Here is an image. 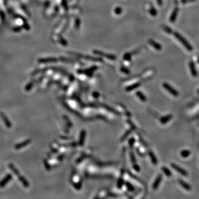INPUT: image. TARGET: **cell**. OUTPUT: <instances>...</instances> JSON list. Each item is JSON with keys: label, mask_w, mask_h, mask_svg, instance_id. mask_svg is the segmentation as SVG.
<instances>
[{"label": "cell", "mask_w": 199, "mask_h": 199, "mask_svg": "<svg viewBox=\"0 0 199 199\" xmlns=\"http://www.w3.org/2000/svg\"><path fill=\"white\" fill-rule=\"evenodd\" d=\"M174 36L181 44H183V45L188 51H191L193 50V46H191V44L188 42V41L186 40L183 36H181L180 34H179L178 32H175L174 33Z\"/></svg>", "instance_id": "obj_1"}, {"label": "cell", "mask_w": 199, "mask_h": 199, "mask_svg": "<svg viewBox=\"0 0 199 199\" xmlns=\"http://www.w3.org/2000/svg\"><path fill=\"white\" fill-rule=\"evenodd\" d=\"M163 86L167 91L169 92L171 95L174 96L176 97L179 96V93L178 92V91H177L173 87H172L171 86L170 84H169L168 83L164 82L163 83Z\"/></svg>", "instance_id": "obj_2"}, {"label": "cell", "mask_w": 199, "mask_h": 199, "mask_svg": "<svg viewBox=\"0 0 199 199\" xmlns=\"http://www.w3.org/2000/svg\"><path fill=\"white\" fill-rule=\"evenodd\" d=\"M171 166L172 167V168H173L175 171L177 172H178L179 174H180L181 175H182L183 176H186L188 175V171H186L185 169H184L183 168H181V167L179 166V165H176L175 163H171Z\"/></svg>", "instance_id": "obj_3"}, {"label": "cell", "mask_w": 199, "mask_h": 199, "mask_svg": "<svg viewBox=\"0 0 199 199\" xmlns=\"http://www.w3.org/2000/svg\"><path fill=\"white\" fill-rule=\"evenodd\" d=\"M189 68H190V70L191 75H193V77H197L198 73L197 72V70H196V65L195 63L193 61H191L190 63H189Z\"/></svg>", "instance_id": "obj_4"}, {"label": "cell", "mask_w": 199, "mask_h": 199, "mask_svg": "<svg viewBox=\"0 0 199 199\" xmlns=\"http://www.w3.org/2000/svg\"><path fill=\"white\" fill-rule=\"evenodd\" d=\"M94 53L95 54L99 55L100 56H104L110 60H115L116 59V56L112 54H105L104 53L99 50H94Z\"/></svg>", "instance_id": "obj_5"}, {"label": "cell", "mask_w": 199, "mask_h": 199, "mask_svg": "<svg viewBox=\"0 0 199 199\" xmlns=\"http://www.w3.org/2000/svg\"><path fill=\"white\" fill-rule=\"evenodd\" d=\"M162 178H163V176L161 174H159V175L157 177L156 180H155L154 183L153 184V188L154 190H156L159 187V185L161 183V181L162 180Z\"/></svg>", "instance_id": "obj_6"}, {"label": "cell", "mask_w": 199, "mask_h": 199, "mask_svg": "<svg viewBox=\"0 0 199 199\" xmlns=\"http://www.w3.org/2000/svg\"><path fill=\"white\" fill-rule=\"evenodd\" d=\"M178 183L182 186V187L187 191H190L191 190V186L185 181H184L182 179H179Z\"/></svg>", "instance_id": "obj_7"}, {"label": "cell", "mask_w": 199, "mask_h": 199, "mask_svg": "<svg viewBox=\"0 0 199 199\" xmlns=\"http://www.w3.org/2000/svg\"><path fill=\"white\" fill-rule=\"evenodd\" d=\"M178 12H179V8L178 7H175L170 16V21L171 22H172V23H173V22H175V21L176 20V17L178 16Z\"/></svg>", "instance_id": "obj_8"}, {"label": "cell", "mask_w": 199, "mask_h": 199, "mask_svg": "<svg viewBox=\"0 0 199 199\" xmlns=\"http://www.w3.org/2000/svg\"><path fill=\"white\" fill-rule=\"evenodd\" d=\"M148 42L152 46H153L156 49L158 50H160L161 49V46L160 45V44L157 43L156 41L153 40V39H149L148 40Z\"/></svg>", "instance_id": "obj_9"}, {"label": "cell", "mask_w": 199, "mask_h": 199, "mask_svg": "<svg viewBox=\"0 0 199 199\" xmlns=\"http://www.w3.org/2000/svg\"><path fill=\"white\" fill-rule=\"evenodd\" d=\"M172 118H173V116L171 115H168L166 116L162 117L160 119V121L161 123L164 124L166 123H168L169 121H170Z\"/></svg>", "instance_id": "obj_10"}, {"label": "cell", "mask_w": 199, "mask_h": 199, "mask_svg": "<svg viewBox=\"0 0 199 199\" xmlns=\"http://www.w3.org/2000/svg\"><path fill=\"white\" fill-rule=\"evenodd\" d=\"M11 179H12L11 175H10V174H8V175L6 176V178H4L3 180L1 181V183H0V187L1 188L3 187V186L8 182V181L10 180Z\"/></svg>", "instance_id": "obj_11"}, {"label": "cell", "mask_w": 199, "mask_h": 199, "mask_svg": "<svg viewBox=\"0 0 199 199\" xmlns=\"http://www.w3.org/2000/svg\"><path fill=\"white\" fill-rule=\"evenodd\" d=\"M86 137V132L84 130H83L81 132V134L80 136V138H79V144L81 146H82L84 143L85 139Z\"/></svg>", "instance_id": "obj_12"}, {"label": "cell", "mask_w": 199, "mask_h": 199, "mask_svg": "<svg viewBox=\"0 0 199 199\" xmlns=\"http://www.w3.org/2000/svg\"><path fill=\"white\" fill-rule=\"evenodd\" d=\"M1 117H2V119H3V122H4V123H5L6 126L7 127H9H9H11V122H9V121L8 119H7V117L5 116V115H4L3 114H2V113H1Z\"/></svg>", "instance_id": "obj_13"}, {"label": "cell", "mask_w": 199, "mask_h": 199, "mask_svg": "<svg viewBox=\"0 0 199 199\" xmlns=\"http://www.w3.org/2000/svg\"><path fill=\"white\" fill-rule=\"evenodd\" d=\"M190 154H191V152L188 149L183 150V151L180 152V156L184 158H188V157L190 156Z\"/></svg>", "instance_id": "obj_14"}, {"label": "cell", "mask_w": 199, "mask_h": 199, "mask_svg": "<svg viewBox=\"0 0 199 199\" xmlns=\"http://www.w3.org/2000/svg\"><path fill=\"white\" fill-rule=\"evenodd\" d=\"M148 154H149V156L150 157V158H151V160L152 161V163H153V164H154V165H157V163H158V160H157V159L156 158V156H155L153 152H151V151L149 152Z\"/></svg>", "instance_id": "obj_15"}, {"label": "cell", "mask_w": 199, "mask_h": 199, "mask_svg": "<svg viewBox=\"0 0 199 199\" xmlns=\"http://www.w3.org/2000/svg\"><path fill=\"white\" fill-rule=\"evenodd\" d=\"M30 142H31L30 140H27V141H24L23 142H22V143L17 144V145H16L15 148L17 149H20V148H22V147L26 146V145H28L29 143H30Z\"/></svg>", "instance_id": "obj_16"}, {"label": "cell", "mask_w": 199, "mask_h": 199, "mask_svg": "<svg viewBox=\"0 0 199 199\" xmlns=\"http://www.w3.org/2000/svg\"><path fill=\"white\" fill-rule=\"evenodd\" d=\"M18 176L19 181H21L22 184H23V185H24V187L28 188L29 186V183H28V181L26 180V179L24 178L23 176H20L19 175Z\"/></svg>", "instance_id": "obj_17"}, {"label": "cell", "mask_w": 199, "mask_h": 199, "mask_svg": "<svg viewBox=\"0 0 199 199\" xmlns=\"http://www.w3.org/2000/svg\"><path fill=\"white\" fill-rule=\"evenodd\" d=\"M136 95L138 97L140 100L142 101H146L147 100L146 97L145 96V95L141 91H137L136 92Z\"/></svg>", "instance_id": "obj_18"}, {"label": "cell", "mask_w": 199, "mask_h": 199, "mask_svg": "<svg viewBox=\"0 0 199 199\" xmlns=\"http://www.w3.org/2000/svg\"><path fill=\"white\" fill-rule=\"evenodd\" d=\"M161 169H162V171H163V173L165 174L167 176L169 177V176H171V175H172L171 172L168 168H166V167H165V166H163L162 167Z\"/></svg>", "instance_id": "obj_19"}, {"label": "cell", "mask_w": 199, "mask_h": 199, "mask_svg": "<svg viewBox=\"0 0 199 199\" xmlns=\"http://www.w3.org/2000/svg\"><path fill=\"white\" fill-rule=\"evenodd\" d=\"M139 85H140V83L139 82L134 83V84H133V85L129 86H128L126 88V90L128 91H130L134 90L135 88H136L137 87H138V86H139Z\"/></svg>", "instance_id": "obj_20"}, {"label": "cell", "mask_w": 199, "mask_h": 199, "mask_svg": "<svg viewBox=\"0 0 199 199\" xmlns=\"http://www.w3.org/2000/svg\"><path fill=\"white\" fill-rule=\"evenodd\" d=\"M9 168H10L11 170L13 172V173H14V174H16V175H17V176L19 175L18 170H17V169L15 168V167H14V165H12V164H9Z\"/></svg>", "instance_id": "obj_21"}, {"label": "cell", "mask_w": 199, "mask_h": 199, "mask_svg": "<svg viewBox=\"0 0 199 199\" xmlns=\"http://www.w3.org/2000/svg\"><path fill=\"white\" fill-rule=\"evenodd\" d=\"M126 185L127 186V188H128V189L129 191H133L134 190V188L133 187V186L130 183H126Z\"/></svg>", "instance_id": "obj_22"}, {"label": "cell", "mask_w": 199, "mask_h": 199, "mask_svg": "<svg viewBox=\"0 0 199 199\" xmlns=\"http://www.w3.org/2000/svg\"><path fill=\"white\" fill-rule=\"evenodd\" d=\"M163 28H164V30L165 31V32H166L167 33H169V34H170V33H172V31H171V29L170 28L168 27H166V26H164Z\"/></svg>", "instance_id": "obj_23"}, {"label": "cell", "mask_w": 199, "mask_h": 199, "mask_svg": "<svg viewBox=\"0 0 199 199\" xmlns=\"http://www.w3.org/2000/svg\"><path fill=\"white\" fill-rule=\"evenodd\" d=\"M122 9L121 7H117V8H116V9H115V12H116V14H121V13L122 12Z\"/></svg>", "instance_id": "obj_24"}, {"label": "cell", "mask_w": 199, "mask_h": 199, "mask_svg": "<svg viewBox=\"0 0 199 199\" xmlns=\"http://www.w3.org/2000/svg\"><path fill=\"white\" fill-rule=\"evenodd\" d=\"M150 13H151L153 16H156L157 15V12L156 11V9H154L153 8H152L151 11H150Z\"/></svg>", "instance_id": "obj_25"}, {"label": "cell", "mask_w": 199, "mask_h": 199, "mask_svg": "<svg viewBox=\"0 0 199 199\" xmlns=\"http://www.w3.org/2000/svg\"><path fill=\"white\" fill-rule=\"evenodd\" d=\"M131 160H132V161L133 162V163H134L135 161H136V158H135V157H134V154H133V153H131Z\"/></svg>", "instance_id": "obj_26"}, {"label": "cell", "mask_w": 199, "mask_h": 199, "mask_svg": "<svg viewBox=\"0 0 199 199\" xmlns=\"http://www.w3.org/2000/svg\"><path fill=\"white\" fill-rule=\"evenodd\" d=\"M195 0H182L181 2H182L183 3H189V2H191L195 1Z\"/></svg>", "instance_id": "obj_27"}, {"label": "cell", "mask_w": 199, "mask_h": 199, "mask_svg": "<svg viewBox=\"0 0 199 199\" xmlns=\"http://www.w3.org/2000/svg\"><path fill=\"white\" fill-rule=\"evenodd\" d=\"M121 70H122V72H124L125 73H126V74L129 73V72H128L129 70H128L127 69H125V68H122V69H121Z\"/></svg>", "instance_id": "obj_28"}, {"label": "cell", "mask_w": 199, "mask_h": 199, "mask_svg": "<svg viewBox=\"0 0 199 199\" xmlns=\"http://www.w3.org/2000/svg\"><path fill=\"white\" fill-rule=\"evenodd\" d=\"M134 169L135 170H136V171H139V167L137 165H134Z\"/></svg>", "instance_id": "obj_29"}, {"label": "cell", "mask_w": 199, "mask_h": 199, "mask_svg": "<svg viewBox=\"0 0 199 199\" xmlns=\"http://www.w3.org/2000/svg\"><path fill=\"white\" fill-rule=\"evenodd\" d=\"M134 139L133 138V139H131V140H130V142H129V143H130V144L132 145V144H133V143H134Z\"/></svg>", "instance_id": "obj_30"}, {"label": "cell", "mask_w": 199, "mask_h": 199, "mask_svg": "<svg viewBox=\"0 0 199 199\" xmlns=\"http://www.w3.org/2000/svg\"><path fill=\"white\" fill-rule=\"evenodd\" d=\"M157 2H158L159 5H160V6H161L162 3H163V2H162V0H157Z\"/></svg>", "instance_id": "obj_31"}, {"label": "cell", "mask_w": 199, "mask_h": 199, "mask_svg": "<svg viewBox=\"0 0 199 199\" xmlns=\"http://www.w3.org/2000/svg\"><path fill=\"white\" fill-rule=\"evenodd\" d=\"M197 62H198V63H199V57L198 58V60H197Z\"/></svg>", "instance_id": "obj_32"}, {"label": "cell", "mask_w": 199, "mask_h": 199, "mask_svg": "<svg viewBox=\"0 0 199 199\" xmlns=\"http://www.w3.org/2000/svg\"><path fill=\"white\" fill-rule=\"evenodd\" d=\"M198 94H199V89L198 91Z\"/></svg>", "instance_id": "obj_33"}]
</instances>
